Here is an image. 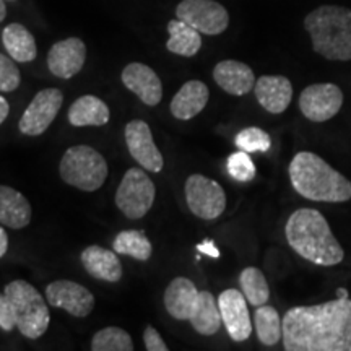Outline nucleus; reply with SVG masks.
<instances>
[{
    "instance_id": "obj_3",
    "label": "nucleus",
    "mask_w": 351,
    "mask_h": 351,
    "mask_svg": "<svg viewBox=\"0 0 351 351\" xmlns=\"http://www.w3.org/2000/svg\"><path fill=\"white\" fill-rule=\"evenodd\" d=\"M288 173L293 189L307 200L343 204L351 199V182L315 153H298Z\"/></svg>"
},
{
    "instance_id": "obj_13",
    "label": "nucleus",
    "mask_w": 351,
    "mask_h": 351,
    "mask_svg": "<svg viewBox=\"0 0 351 351\" xmlns=\"http://www.w3.org/2000/svg\"><path fill=\"white\" fill-rule=\"evenodd\" d=\"M124 135L130 156L143 169L150 171V173H160L163 169V155L158 150L155 140H153L152 130L147 122L142 119L130 121L125 125Z\"/></svg>"
},
{
    "instance_id": "obj_37",
    "label": "nucleus",
    "mask_w": 351,
    "mask_h": 351,
    "mask_svg": "<svg viewBox=\"0 0 351 351\" xmlns=\"http://www.w3.org/2000/svg\"><path fill=\"white\" fill-rule=\"evenodd\" d=\"M8 112H10V104H8V101L3 96H0V125L7 119Z\"/></svg>"
},
{
    "instance_id": "obj_12",
    "label": "nucleus",
    "mask_w": 351,
    "mask_h": 351,
    "mask_svg": "<svg viewBox=\"0 0 351 351\" xmlns=\"http://www.w3.org/2000/svg\"><path fill=\"white\" fill-rule=\"evenodd\" d=\"M46 296L49 306L67 311L73 317H88L95 309V296L85 287L72 280H57L47 285Z\"/></svg>"
},
{
    "instance_id": "obj_20",
    "label": "nucleus",
    "mask_w": 351,
    "mask_h": 351,
    "mask_svg": "<svg viewBox=\"0 0 351 351\" xmlns=\"http://www.w3.org/2000/svg\"><path fill=\"white\" fill-rule=\"evenodd\" d=\"M82 263L85 270L96 280L116 283L122 278V263L116 251H108L101 245H90L82 252Z\"/></svg>"
},
{
    "instance_id": "obj_19",
    "label": "nucleus",
    "mask_w": 351,
    "mask_h": 351,
    "mask_svg": "<svg viewBox=\"0 0 351 351\" xmlns=\"http://www.w3.org/2000/svg\"><path fill=\"white\" fill-rule=\"evenodd\" d=\"M210 98L208 86L200 80L184 83L171 101V114L179 121H191L204 111Z\"/></svg>"
},
{
    "instance_id": "obj_31",
    "label": "nucleus",
    "mask_w": 351,
    "mask_h": 351,
    "mask_svg": "<svg viewBox=\"0 0 351 351\" xmlns=\"http://www.w3.org/2000/svg\"><path fill=\"white\" fill-rule=\"evenodd\" d=\"M236 147L247 153L269 152L271 147V138L261 127H247L243 129L234 138Z\"/></svg>"
},
{
    "instance_id": "obj_18",
    "label": "nucleus",
    "mask_w": 351,
    "mask_h": 351,
    "mask_svg": "<svg viewBox=\"0 0 351 351\" xmlns=\"http://www.w3.org/2000/svg\"><path fill=\"white\" fill-rule=\"evenodd\" d=\"M254 93L267 112L282 114L293 99V85L283 75H263L256 82Z\"/></svg>"
},
{
    "instance_id": "obj_17",
    "label": "nucleus",
    "mask_w": 351,
    "mask_h": 351,
    "mask_svg": "<svg viewBox=\"0 0 351 351\" xmlns=\"http://www.w3.org/2000/svg\"><path fill=\"white\" fill-rule=\"evenodd\" d=\"M213 80L217 85L232 96H244L251 93L256 86V75L252 69L239 60H221L215 65Z\"/></svg>"
},
{
    "instance_id": "obj_9",
    "label": "nucleus",
    "mask_w": 351,
    "mask_h": 351,
    "mask_svg": "<svg viewBox=\"0 0 351 351\" xmlns=\"http://www.w3.org/2000/svg\"><path fill=\"white\" fill-rule=\"evenodd\" d=\"M176 16L208 36L225 33L230 26V13L215 0H182L176 7Z\"/></svg>"
},
{
    "instance_id": "obj_4",
    "label": "nucleus",
    "mask_w": 351,
    "mask_h": 351,
    "mask_svg": "<svg viewBox=\"0 0 351 351\" xmlns=\"http://www.w3.org/2000/svg\"><path fill=\"white\" fill-rule=\"evenodd\" d=\"M314 52L327 60H351V8L320 5L304 19Z\"/></svg>"
},
{
    "instance_id": "obj_10",
    "label": "nucleus",
    "mask_w": 351,
    "mask_h": 351,
    "mask_svg": "<svg viewBox=\"0 0 351 351\" xmlns=\"http://www.w3.org/2000/svg\"><path fill=\"white\" fill-rule=\"evenodd\" d=\"M343 106V93L335 83H314L300 95L302 116L311 122H326L335 117Z\"/></svg>"
},
{
    "instance_id": "obj_27",
    "label": "nucleus",
    "mask_w": 351,
    "mask_h": 351,
    "mask_svg": "<svg viewBox=\"0 0 351 351\" xmlns=\"http://www.w3.org/2000/svg\"><path fill=\"white\" fill-rule=\"evenodd\" d=\"M257 339L262 345L274 346L283 339V319L271 306H258L254 314Z\"/></svg>"
},
{
    "instance_id": "obj_6",
    "label": "nucleus",
    "mask_w": 351,
    "mask_h": 351,
    "mask_svg": "<svg viewBox=\"0 0 351 351\" xmlns=\"http://www.w3.org/2000/svg\"><path fill=\"white\" fill-rule=\"evenodd\" d=\"M59 173L64 182L83 192H95L108 178V163L98 150L88 145L70 147L59 163Z\"/></svg>"
},
{
    "instance_id": "obj_29",
    "label": "nucleus",
    "mask_w": 351,
    "mask_h": 351,
    "mask_svg": "<svg viewBox=\"0 0 351 351\" xmlns=\"http://www.w3.org/2000/svg\"><path fill=\"white\" fill-rule=\"evenodd\" d=\"M239 285L241 289H243V295L251 306L258 307L269 302V283H267L265 275L257 267H247V269L241 271Z\"/></svg>"
},
{
    "instance_id": "obj_32",
    "label": "nucleus",
    "mask_w": 351,
    "mask_h": 351,
    "mask_svg": "<svg viewBox=\"0 0 351 351\" xmlns=\"http://www.w3.org/2000/svg\"><path fill=\"white\" fill-rule=\"evenodd\" d=\"M228 173L232 179H236V181L239 182H249L252 181L254 178H256V165H254V161L251 160V156H249L247 152H236L232 153V155L228 158Z\"/></svg>"
},
{
    "instance_id": "obj_30",
    "label": "nucleus",
    "mask_w": 351,
    "mask_h": 351,
    "mask_svg": "<svg viewBox=\"0 0 351 351\" xmlns=\"http://www.w3.org/2000/svg\"><path fill=\"white\" fill-rule=\"evenodd\" d=\"M91 350L93 351H132L134 341H132L129 332L119 327L101 328L95 333L91 340Z\"/></svg>"
},
{
    "instance_id": "obj_7",
    "label": "nucleus",
    "mask_w": 351,
    "mask_h": 351,
    "mask_svg": "<svg viewBox=\"0 0 351 351\" xmlns=\"http://www.w3.org/2000/svg\"><path fill=\"white\" fill-rule=\"evenodd\" d=\"M156 189L145 171L130 168L122 178L116 192V205L129 219H140L150 212Z\"/></svg>"
},
{
    "instance_id": "obj_16",
    "label": "nucleus",
    "mask_w": 351,
    "mask_h": 351,
    "mask_svg": "<svg viewBox=\"0 0 351 351\" xmlns=\"http://www.w3.org/2000/svg\"><path fill=\"white\" fill-rule=\"evenodd\" d=\"M122 83L147 106H156L163 98V85L160 77L148 65L132 62L122 70Z\"/></svg>"
},
{
    "instance_id": "obj_25",
    "label": "nucleus",
    "mask_w": 351,
    "mask_h": 351,
    "mask_svg": "<svg viewBox=\"0 0 351 351\" xmlns=\"http://www.w3.org/2000/svg\"><path fill=\"white\" fill-rule=\"evenodd\" d=\"M3 47H5L8 56L12 57L16 62H32L36 59L38 47L34 36L23 25L20 23H10L5 26L2 33Z\"/></svg>"
},
{
    "instance_id": "obj_26",
    "label": "nucleus",
    "mask_w": 351,
    "mask_h": 351,
    "mask_svg": "<svg viewBox=\"0 0 351 351\" xmlns=\"http://www.w3.org/2000/svg\"><path fill=\"white\" fill-rule=\"evenodd\" d=\"M169 39L166 49L182 57H194L202 47V33L187 25L186 21L176 19L168 23Z\"/></svg>"
},
{
    "instance_id": "obj_24",
    "label": "nucleus",
    "mask_w": 351,
    "mask_h": 351,
    "mask_svg": "<svg viewBox=\"0 0 351 351\" xmlns=\"http://www.w3.org/2000/svg\"><path fill=\"white\" fill-rule=\"evenodd\" d=\"M191 324L197 333L204 337L215 335L221 327L223 319L219 314L218 301L210 291H199V298L191 314Z\"/></svg>"
},
{
    "instance_id": "obj_5",
    "label": "nucleus",
    "mask_w": 351,
    "mask_h": 351,
    "mask_svg": "<svg viewBox=\"0 0 351 351\" xmlns=\"http://www.w3.org/2000/svg\"><path fill=\"white\" fill-rule=\"evenodd\" d=\"M3 293L10 301L16 328L21 335L29 340L43 337L49 327L51 314L41 293L25 280L8 283Z\"/></svg>"
},
{
    "instance_id": "obj_21",
    "label": "nucleus",
    "mask_w": 351,
    "mask_h": 351,
    "mask_svg": "<svg viewBox=\"0 0 351 351\" xmlns=\"http://www.w3.org/2000/svg\"><path fill=\"white\" fill-rule=\"evenodd\" d=\"M199 298V289L186 276H178L165 291V307L176 320H189Z\"/></svg>"
},
{
    "instance_id": "obj_14",
    "label": "nucleus",
    "mask_w": 351,
    "mask_h": 351,
    "mask_svg": "<svg viewBox=\"0 0 351 351\" xmlns=\"http://www.w3.org/2000/svg\"><path fill=\"white\" fill-rule=\"evenodd\" d=\"M218 307L228 335L234 341L247 340L252 333V320L243 293L234 288L225 289L218 298Z\"/></svg>"
},
{
    "instance_id": "obj_36",
    "label": "nucleus",
    "mask_w": 351,
    "mask_h": 351,
    "mask_svg": "<svg viewBox=\"0 0 351 351\" xmlns=\"http://www.w3.org/2000/svg\"><path fill=\"white\" fill-rule=\"evenodd\" d=\"M197 251L207 254V256L213 257V258H218L219 257V251H218L217 247H215V244L212 243V241H205V243H202V244L197 245Z\"/></svg>"
},
{
    "instance_id": "obj_38",
    "label": "nucleus",
    "mask_w": 351,
    "mask_h": 351,
    "mask_svg": "<svg viewBox=\"0 0 351 351\" xmlns=\"http://www.w3.org/2000/svg\"><path fill=\"white\" fill-rule=\"evenodd\" d=\"M8 251V236L3 228H0V258L5 256Z\"/></svg>"
},
{
    "instance_id": "obj_1",
    "label": "nucleus",
    "mask_w": 351,
    "mask_h": 351,
    "mask_svg": "<svg viewBox=\"0 0 351 351\" xmlns=\"http://www.w3.org/2000/svg\"><path fill=\"white\" fill-rule=\"evenodd\" d=\"M287 351H351V300H335L314 306H296L283 317Z\"/></svg>"
},
{
    "instance_id": "obj_23",
    "label": "nucleus",
    "mask_w": 351,
    "mask_h": 351,
    "mask_svg": "<svg viewBox=\"0 0 351 351\" xmlns=\"http://www.w3.org/2000/svg\"><path fill=\"white\" fill-rule=\"evenodd\" d=\"M109 117H111V112H109L108 104L93 95L80 96L77 101H73L69 109V122L73 127H99L108 124Z\"/></svg>"
},
{
    "instance_id": "obj_39",
    "label": "nucleus",
    "mask_w": 351,
    "mask_h": 351,
    "mask_svg": "<svg viewBox=\"0 0 351 351\" xmlns=\"http://www.w3.org/2000/svg\"><path fill=\"white\" fill-rule=\"evenodd\" d=\"M7 16V7H5V0H0V23L5 20Z\"/></svg>"
},
{
    "instance_id": "obj_40",
    "label": "nucleus",
    "mask_w": 351,
    "mask_h": 351,
    "mask_svg": "<svg viewBox=\"0 0 351 351\" xmlns=\"http://www.w3.org/2000/svg\"><path fill=\"white\" fill-rule=\"evenodd\" d=\"M8 2H15V0H8Z\"/></svg>"
},
{
    "instance_id": "obj_11",
    "label": "nucleus",
    "mask_w": 351,
    "mask_h": 351,
    "mask_svg": "<svg viewBox=\"0 0 351 351\" xmlns=\"http://www.w3.org/2000/svg\"><path fill=\"white\" fill-rule=\"evenodd\" d=\"M62 103L64 95L57 88H46L39 91L21 116L19 124L21 134L28 137H38L44 134L59 114Z\"/></svg>"
},
{
    "instance_id": "obj_22",
    "label": "nucleus",
    "mask_w": 351,
    "mask_h": 351,
    "mask_svg": "<svg viewBox=\"0 0 351 351\" xmlns=\"http://www.w3.org/2000/svg\"><path fill=\"white\" fill-rule=\"evenodd\" d=\"M32 205L16 189L0 186V225L21 230L32 221Z\"/></svg>"
},
{
    "instance_id": "obj_28",
    "label": "nucleus",
    "mask_w": 351,
    "mask_h": 351,
    "mask_svg": "<svg viewBox=\"0 0 351 351\" xmlns=\"http://www.w3.org/2000/svg\"><path fill=\"white\" fill-rule=\"evenodd\" d=\"M112 249L122 256L137 258L140 262H147L153 254V245L147 238L145 231L129 230L121 231L112 243Z\"/></svg>"
},
{
    "instance_id": "obj_33",
    "label": "nucleus",
    "mask_w": 351,
    "mask_h": 351,
    "mask_svg": "<svg viewBox=\"0 0 351 351\" xmlns=\"http://www.w3.org/2000/svg\"><path fill=\"white\" fill-rule=\"evenodd\" d=\"M20 70L13 62L12 57L0 54V91L10 93L20 86Z\"/></svg>"
},
{
    "instance_id": "obj_34",
    "label": "nucleus",
    "mask_w": 351,
    "mask_h": 351,
    "mask_svg": "<svg viewBox=\"0 0 351 351\" xmlns=\"http://www.w3.org/2000/svg\"><path fill=\"white\" fill-rule=\"evenodd\" d=\"M15 327V315H13L10 301H8L5 293H0V328L3 332H12Z\"/></svg>"
},
{
    "instance_id": "obj_35",
    "label": "nucleus",
    "mask_w": 351,
    "mask_h": 351,
    "mask_svg": "<svg viewBox=\"0 0 351 351\" xmlns=\"http://www.w3.org/2000/svg\"><path fill=\"white\" fill-rule=\"evenodd\" d=\"M143 341H145V348L148 351H168V345L165 343V340L161 339L160 332H158L153 326H147V328H145Z\"/></svg>"
},
{
    "instance_id": "obj_8",
    "label": "nucleus",
    "mask_w": 351,
    "mask_h": 351,
    "mask_svg": "<svg viewBox=\"0 0 351 351\" xmlns=\"http://www.w3.org/2000/svg\"><path fill=\"white\" fill-rule=\"evenodd\" d=\"M187 207L197 218L217 219L226 208V194L217 181L204 174H192L186 181Z\"/></svg>"
},
{
    "instance_id": "obj_2",
    "label": "nucleus",
    "mask_w": 351,
    "mask_h": 351,
    "mask_svg": "<svg viewBox=\"0 0 351 351\" xmlns=\"http://www.w3.org/2000/svg\"><path fill=\"white\" fill-rule=\"evenodd\" d=\"M288 244L298 256L320 267H335L343 262L345 251L319 210L300 208L289 215L285 226Z\"/></svg>"
},
{
    "instance_id": "obj_15",
    "label": "nucleus",
    "mask_w": 351,
    "mask_h": 351,
    "mask_svg": "<svg viewBox=\"0 0 351 351\" xmlns=\"http://www.w3.org/2000/svg\"><path fill=\"white\" fill-rule=\"evenodd\" d=\"M86 60V46L80 38H67L56 43L47 54V67L52 75L64 78L75 77Z\"/></svg>"
}]
</instances>
